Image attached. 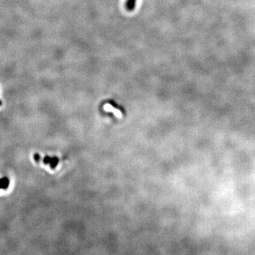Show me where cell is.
Returning <instances> with one entry per match:
<instances>
[{
	"label": "cell",
	"instance_id": "cell-1",
	"mask_svg": "<svg viewBox=\"0 0 255 255\" xmlns=\"http://www.w3.org/2000/svg\"><path fill=\"white\" fill-rule=\"evenodd\" d=\"M114 107H113V106H110V105H108V104H106V105L104 106V109L106 111H112L114 113V114L116 115L117 117H121V113L119 110H117V109H115L114 108Z\"/></svg>",
	"mask_w": 255,
	"mask_h": 255
},
{
	"label": "cell",
	"instance_id": "cell-3",
	"mask_svg": "<svg viewBox=\"0 0 255 255\" xmlns=\"http://www.w3.org/2000/svg\"><path fill=\"white\" fill-rule=\"evenodd\" d=\"M2 189H7L9 186V179L7 177H3L2 178Z\"/></svg>",
	"mask_w": 255,
	"mask_h": 255
},
{
	"label": "cell",
	"instance_id": "cell-5",
	"mask_svg": "<svg viewBox=\"0 0 255 255\" xmlns=\"http://www.w3.org/2000/svg\"><path fill=\"white\" fill-rule=\"evenodd\" d=\"M0 189H2V179H0Z\"/></svg>",
	"mask_w": 255,
	"mask_h": 255
},
{
	"label": "cell",
	"instance_id": "cell-6",
	"mask_svg": "<svg viewBox=\"0 0 255 255\" xmlns=\"http://www.w3.org/2000/svg\"><path fill=\"white\" fill-rule=\"evenodd\" d=\"M0 105H1V101H0Z\"/></svg>",
	"mask_w": 255,
	"mask_h": 255
},
{
	"label": "cell",
	"instance_id": "cell-2",
	"mask_svg": "<svg viewBox=\"0 0 255 255\" xmlns=\"http://www.w3.org/2000/svg\"><path fill=\"white\" fill-rule=\"evenodd\" d=\"M136 1L137 0H127L126 4H125L126 9L128 10V11H133L135 7V3H136Z\"/></svg>",
	"mask_w": 255,
	"mask_h": 255
},
{
	"label": "cell",
	"instance_id": "cell-4",
	"mask_svg": "<svg viewBox=\"0 0 255 255\" xmlns=\"http://www.w3.org/2000/svg\"><path fill=\"white\" fill-rule=\"evenodd\" d=\"M34 160L36 161V162H38V161L40 160V156L38 155V154H35V155H34Z\"/></svg>",
	"mask_w": 255,
	"mask_h": 255
}]
</instances>
